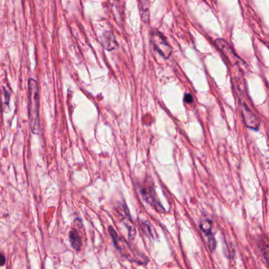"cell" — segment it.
<instances>
[{"instance_id":"cell-1","label":"cell","mask_w":269,"mask_h":269,"mask_svg":"<svg viewBox=\"0 0 269 269\" xmlns=\"http://www.w3.org/2000/svg\"><path fill=\"white\" fill-rule=\"evenodd\" d=\"M29 119L30 128L34 134H39L40 123L39 85L33 78L29 80Z\"/></svg>"},{"instance_id":"cell-2","label":"cell","mask_w":269,"mask_h":269,"mask_svg":"<svg viewBox=\"0 0 269 269\" xmlns=\"http://www.w3.org/2000/svg\"><path fill=\"white\" fill-rule=\"evenodd\" d=\"M151 41L155 49L162 57L169 58L172 53V48L166 40L165 36L158 31H153L151 34Z\"/></svg>"},{"instance_id":"cell-3","label":"cell","mask_w":269,"mask_h":269,"mask_svg":"<svg viewBox=\"0 0 269 269\" xmlns=\"http://www.w3.org/2000/svg\"><path fill=\"white\" fill-rule=\"evenodd\" d=\"M216 43L218 48L222 51L223 54L227 58V59L230 61L232 65L241 66V64H243V65L244 64L243 61L234 53L232 49H230V47H229V45L228 44L226 41H224V39H216Z\"/></svg>"},{"instance_id":"cell-4","label":"cell","mask_w":269,"mask_h":269,"mask_svg":"<svg viewBox=\"0 0 269 269\" xmlns=\"http://www.w3.org/2000/svg\"><path fill=\"white\" fill-rule=\"evenodd\" d=\"M141 191H142V196H143V198H145L146 202L149 203L151 206H153L158 212H164L165 211V209L161 206V203L159 202L158 200L156 198L154 190L152 187L142 188Z\"/></svg>"},{"instance_id":"cell-5","label":"cell","mask_w":269,"mask_h":269,"mask_svg":"<svg viewBox=\"0 0 269 269\" xmlns=\"http://www.w3.org/2000/svg\"><path fill=\"white\" fill-rule=\"evenodd\" d=\"M242 114H243V120L247 127L252 129H258L259 121L257 116L245 103L242 104Z\"/></svg>"},{"instance_id":"cell-6","label":"cell","mask_w":269,"mask_h":269,"mask_svg":"<svg viewBox=\"0 0 269 269\" xmlns=\"http://www.w3.org/2000/svg\"><path fill=\"white\" fill-rule=\"evenodd\" d=\"M101 43L107 51H112L117 47V42L111 31H107L103 33L101 37Z\"/></svg>"},{"instance_id":"cell-7","label":"cell","mask_w":269,"mask_h":269,"mask_svg":"<svg viewBox=\"0 0 269 269\" xmlns=\"http://www.w3.org/2000/svg\"><path fill=\"white\" fill-rule=\"evenodd\" d=\"M69 237H70V243L72 245L73 248L76 250H79L81 247H82V245H83V242H82L81 237L78 234V231L74 230V229L70 231Z\"/></svg>"},{"instance_id":"cell-8","label":"cell","mask_w":269,"mask_h":269,"mask_svg":"<svg viewBox=\"0 0 269 269\" xmlns=\"http://www.w3.org/2000/svg\"><path fill=\"white\" fill-rule=\"evenodd\" d=\"M142 9V20L148 23L149 20V0H139Z\"/></svg>"},{"instance_id":"cell-9","label":"cell","mask_w":269,"mask_h":269,"mask_svg":"<svg viewBox=\"0 0 269 269\" xmlns=\"http://www.w3.org/2000/svg\"><path fill=\"white\" fill-rule=\"evenodd\" d=\"M212 222L208 220H203L200 224L201 229L204 232L207 234V236L212 235Z\"/></svg>"},{"instance_id":"cell-10","label":"cell","mask_w":269,"mask_h":269,"mask_svg":"<svg viewBox=\"0 0 269 269\" xmlns=\"http://www.w3.org/2000/svg\"><path fill=\"white\" fill-rule=\"evenodd\" d=\"M208 238H209V239H208V244H209L210 250H211V251L212 252V251L215 250V249H216V240H215V239L212 237V235H210V236H208Z\"/></svg>"},{"instance_id":"cell-11","label":"cell","mask_w":269,"mask_h":269,"mask_svg":"<svg viewBox=\"0 0 269 269\" xmlns=\"http://www.w3.org/2000/svg\"><path fill=\"white\" fill-rule=\"evenodd\" d=\"M184 101H185L186 103H191L193 101V96L189 94V93H188V94H186L185 97H184Z\"/></svg>"},{"instance_id":"cell-12","label":"cell","mask_w":269,"mask_h":269,"mask_svg":"<svg viewBox=\"0 0 269 269\" xmlns=\"http://www.w3.org/2000/svg\"><path fill=\"white\" fill-rule=\"evenodd\" d=\"M5 262H6V258L2 253H0V265H4Z\"/></svg>"}]
</instances>
